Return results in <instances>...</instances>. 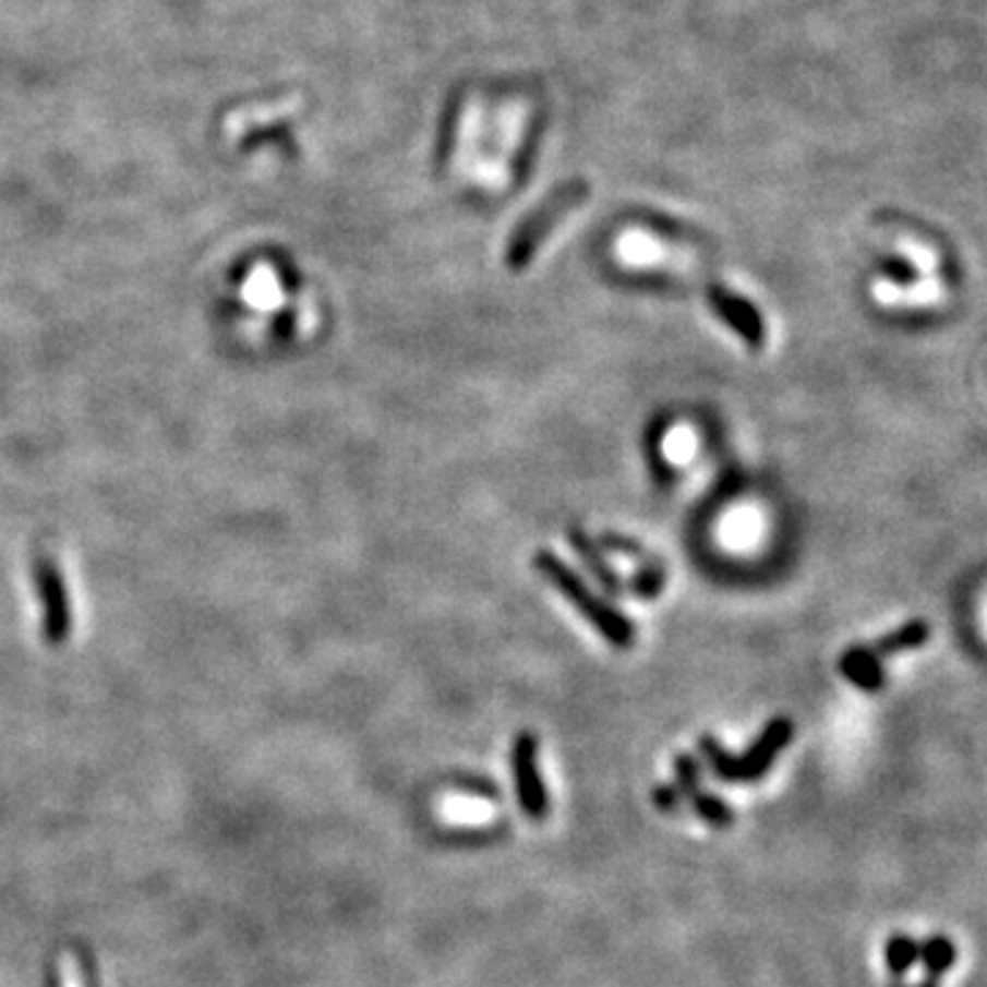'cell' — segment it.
Listing matches in <instances>:
<instances>
[{"label": "cell", "mask_w": 987, "mask_h": 987, "mask_svg": "<svg viewBox=\"0 0 987 987\" xmlns=\"http://www.w3.org/2000/svg\"><path fill=\"white\" fill-rule=\"evenodd\" d=\"M532 563L541 570V576H546V579L563 592L565 599L581 612V617H585L587 623H592V626L599 628V634L612 645V648H631V645L637 642V628H634V623L628 621L621 610H615L610 601L595 595V592L581 581V576L576 574L574 568H568L557 554H552L549 549H541Z\"/></svg>", "instance_id": "1"}, {"label": "cell", "mask_w": 987, "mask_h": 987, "mask_svg": "<svg viewBox=\"0 0 987 987\" xmlns=\"http://www.w3.org/2000/svg\"><path fill=\"white\" fill-rule=\"evenodd\" d=\"M793 733L796 730H793L790 719H773L744 757H733L730 751H724V746L713 735H702L700 749L706 751L708 762H711L713 773L719 779H727V782H755L762 773H768L773 757L790 744Z\"/></svg>", "instance_id": "2"}, {"label": "cell", "mask_w": 987, "mask_h": 987, "mask_svg": "<svg viewBox=\"0 0 987 987\" xmlns=\"http://www.w3.org/2000/svg\"><path fill=\"white\" fill-rule=\"evenodd\" d=\"M585 195H587V186L576 181V184H568V186H563L559 192H554L546 204H541L530 217H525V222L516 228L514 237H510V244H508L510 269L514 272L527 269L532 261V255L538 253V248L543 244V239L554 231V226L559 222V217H565L570 209H574V206H579L581 201H585Z\"/></svg>", "instance_id": "3"}, {"label": "cell", "mask_w": 987, "mask_h": 987, "mask_svg": "<svg viewBox=\"0 0 987 987\" xmlns=\"http://www.w3.org/2000/svg\"><path fill=\"white\" fill-rule=\"evenodd\" d=\"M538 741L532 733H521L516 738L514 751H510V762H514V779H516V793H519V804L525 809V815L530 820H543L549 809L546 790H543L541 773H538Z\"/></svg>", "instance_id": "4"}, {"label": "cell", "mask_w": 987, "mask_h": 987, "mask_svg": "<svg viewBox=\"0 0 987 987\" xmlns=\"http://www.w3.org/2000/svg\"><path fill=\"white\" fill-rule=\"evenodd\" d=\"M708 302H711L713 313L738 335L744 344H749L751 349H762L766 346V322H762L760 311L751 305L749 300H744L741 293L730 291L724 286H711L708 288Z\"/></svg>", "instance_id": "5"}, {"label": "cell", "mask_w": 987, "mask_h": 987, "mask_svg": "<svg viewBox=\"0 0 987 987\" xmlns=\"http://www.w3.org/2000/svg\"><path fill=\"white\" fill-rule=\"evenodd\" d=\"M302 105V96L300 94H291V96H282V99H275V103H258V105H248V108H237L233 113L226 116L222 121V132H226L228 141H239L242 135H248L250 130L255 127H266V124H275V121L288 119L300 110Z\"/></svg>", "instance_id": "6"}, {"label": "cell", "mask_w": 987, "mask_h": 987, "mask_svg": "<svg viewBox=\"0 0 987 987\" xmlns=\"http://www.w3.org/2000/svg\"><path fill=\"white\" fill-rule=\"evenodd\" d=\"M568 541H570V546L576 549V554L581 557V563L590 568V574L595 576V579H599L601 585L612 592V595H623V592H628V581H623L621 574H617V570L606 563L604 549L592 541V538L587 535L579 525L568 527Z\"/></svg>", "instance_id": "7"}, {"label": "cell", "mask_w": 987, "mask_h": 987, "mask_svg": "<svg viewBox=\"0 0 987 987\" xmlns=\"http://www.w3.org/2000/svg\"><path fill=\"white\" fill-rule=\"evenodd\" d=\"M840 672L862 691H880L886 686L883 661L875 655L869 645H853L842 653Z\"/></svg>", "instance_id": "8"}, {"label": "cell", "mask_w": 987, "mask_h": 987, "mask_svg": "<svg viewBox=\"0 0 987 987\" xmlns=\"http://www.w3.org/2000/svg\"><path fill=\"white\" fill-rule=\"evenodd\" d=\"M927 639H930V623L908 621V623H903V626L892 628L889 634H883V637H878V642H872L869 648H872L875 655L883 661V659H889V655H898V653H905V650L922 648V645H927Z\"/></svg>", "instance_id": "9"}, {"label": "cell", "mask_w": 987, "mask_h": 987, "mask_svg": "<svg viewBox=\"0 0 987 987\" xmlns=\"http://www.w3.org/2000/svg\"><path fill=\"white\" fill-rule=\"evenodd\" d=\"M919 958L925 963L927 976H941L947 971H952L954 960H958V949H954L952 938L947 936H930L925 943L919 947Z\"/></svg>", "instance_id": "10"}, {"label": "cell", "mask_w": 987, "mask_h": 987, "mask_svg": "<svg viewBox=\"0 0 987 987\" xmlns=\"http://www.w3.org/2000/svg\"><path fill=\"white\" fill-rule=\"evenodd\" d=\"M916 960H919V943L914 938L905 936V932H898V936L889 938V943H886V965H889V971L894 976L908 974Z\"/></svg>", "instance_id": "11"}, {"label": "cell", "mask_w": 987, "mask_h": 987, "mask_svg": "<svg viewBox=\"0 0 987 987\" xmlns=\"http://www.w3.org/2000/svg\"><path fill=\"white\" fill-rule=\"evenodd\" d=\"M878 272L900 288H911L919 282V269H916L914 261L903 258V255H883V258H878Z\"/></svg>", "instance_id": "12"}, {"label": "cell", "mask_w": 987, "mask_h": 987, "mask_svg": "<svg viewBox=\"0 0 987 987\" xmlns=\"http://www.w3.org/2000/svg\"><path fill=\"white\" fill-rule=\"evenodd\" d=\"M691 804H695V813L700 815L702 820H706V823H711V826H730L733 823V809L727 807V804L722 802V798H717V796H708V793H702L700 787L695 790V793H691Z\"/></svg>", "instance_id": "13"}, {"label": "cell", "mask_w": 987, "mask_h": 987, "mask_svg": "<svg viewBox=\"0 0 987 987\" xmlns=\"http://www.w3.org/2000/svg\"><path fill=\"white\" fill-rule=\"evenodd\" d=\"M599 546L604 549V552H621V554H628V557L639 559V563H642V565H653V563H655V559L650 557V554L645 552V549L639 546L637 541H631V538L621 535V532H604V535L599 538Z\"/></svg>", "instance_id": "14"}, {"label": "cell", "mask_w": 987, "mask_h": 987, "mask_svg": "<svg viewBox=\"0 0 987 987\" xmlns=\"http://www.w3.org/2000/svg\"><path fill=\"white\" fill-rule=\"evenodd\" d=\"M675 779H677V793L681 796H691L697 790V779H700V768H697L695 757L677 755L675 757Z\"/></svg>", "instance_id": "15"}, {"label": "cell", "mask_w": 987, "mask_h": 987, "mask_svg": "<svg viewBox=\"0 0 987 987\" xmlns=\"http://www.w3.org/2000/svg\"><path fill=\"white\" fill-rule=\"evenodd\" d=\"M653 802H655V807H661V809H666V813H672V809L677 807V802H681V793H677V787H655V793H653Z\"/></svg>", "instance_id": "16"}, {"label": "cell", "mask_w": 987, "mask_h": 987, "mask_svg": "<svg viewBox=\"0 0 987 987\" xmlns=\"http://www.w3.org/2000/svg\"><path fill=\"white\" fill-rule=\"evenodd\" d=\"M919 987H936V979H932V976H927V979H925V982H922V985H919Z\"/></svg>", "instance_id": "17"}]
</instances>
